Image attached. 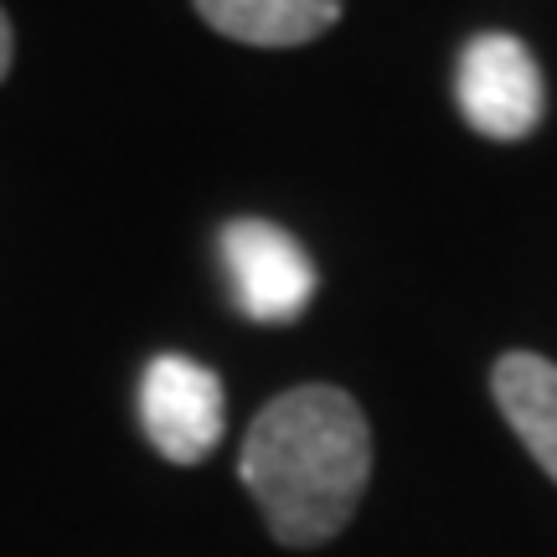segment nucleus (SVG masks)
Segmentation results:
<instances>
[{
	"label": "nucleus",
	"mask_w": 557,
	"mask_h": 557,
	"mask_svg": "<svg viewBox=\"0 0 557 557\" xmlns=\"http://www.w3.org/2000/svg\"><path fill=\"white\" fill-rule=\"evenodd\" d=\"M222 269L233 299L259 325H289L315 299V263L278 222L238 218L222 233Z\"/></svg>",
	"instance_id": "f03ea898"
},
{
	"label": "nucleus",
	"mask_w": 557,
	"mask_h": 557,
	"mask_svg": "<svg viewBox=\"0 0 557 557\" xmlns=\"http://www.w3.org/2000/svg\"><path fill=\"white\" fill-rule=\"evenodd\" d=\"M238 470L284 547H320L351 521L372 475L367 413L341 387H289L253 418Z\"/></svg>",
	"instance_id": "f257e3e1"
},
{
	"label": "nucleus",
	"mask_w": 557,
	"mask_h": 557,
	"mask_svg": "<svg viewBox=\"0 0 557 557\" xmlns=\"http://www.w3.org/2000/svg\"><path fill=\"white\" fill-rule=\"evenodd\" d=\"M459 109L491 139H527L542 124V73L532 52L506 32L475 37L459 52V78H455Z\"/></svg>",
	"instance_id": "20e7f679"
},
{
	"label": "nucleus",
	"mask_w": 557,
	"mask_h": 557,
	"mask_svg": "<svg viewBox=\"0 0 557 557\" xmlns=\"http://www.w3.org/2000/svg\"><path fill=\"white\" fill-rule=\"evenodd\" d=\"M139 423L171 465H201L227 429L218 372L191 357H156L139 377Z\"/></svg>",
	"instance_id": "7ed1b4c3"
},
{
	"label": "nucleus",
	"mask_w": 557,
	"mask_h": 557,
	"mask_svg": "<svg viewBox=\"0 0 557 557\" xmlns=\"http://www.w3.org/2000/svg\"><path fill=\"white\" fill-rule=\"evenodd\" d=\"M201 21L243 47H299L341 21V0H197Z\"/></svg>",
	"instance_id": "423d86ee"
},
{
	"label": "nucleus",
	"mask_w": 557,
	"mask_h": 557,
	"mask_svg": "<svg viewBox=\"0 0 557 557\" xmlns=\"http://www.w3.org/2000/svg\"><path fill=\"white\" fill-rule=\"evenodd\" d=\"M491 387H496L500 418L511 423V434L557 480V367L532 351H511L496 361Z\"/></svg>",
	"instance_id": "39448f33"
},
{
	"label": "nucleus",
	"mask_w": 557,
	"mask_h": 557,
	"mask_svg": "<svg viewBox=\"0 0 557 557\" xmlns=\"http://www.w3.org/2000/svg\"><path fill=\"white\" fill-rule=\"evenodd\" d=\"M11 52H16V37H11V21H5V11H0V78L11 73Z\"/></svg>",
	"instance_id": "0eeeda50"
}]
</instances>
